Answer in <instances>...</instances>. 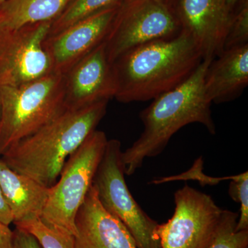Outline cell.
Masks as SVG:
<instances>
[{"label": "cell", "instance_id": "20", "mask_svg": "<svg viewBox=\"0 0 248 248\" xmlns=\"http://www.w3.org/2000/svg\"><path fill=\"white\" fill-rule=\"evenodd\" d=\"M236 14L233 13L229 29L225 38L223 51L248 44V4L245 0L239 6Z\"/></svg>", "mask_w": 248, "mask_h": 248}, {"label": "cell", "instance_id": "2", "mask_svg": "<svg viewBox=\"0 0 248 248\" xmlns=\"http://www.w3.org/2000/svg\"><path fill=\"white\" fill-rule=\"evenodd\" d=\"M213 60L204 59L184 82L155 98L151 105L141 111L143 133L122 152L125 175H133L145 159L163 153L173 135L186 125L202 124L209 133L216 134L212 103L204 89L205 73Z\"/></svg>", "mask_w": 248, "mask_h": 248}, {"label": "cell", "instance_id": "21", "mask_svg": "<svg viewBox=\"0 0 248 248\" xmlns=\"http://www.w3.org/2000/svg\"><path fill=\"white\" fill-rule=\"evenodd\" d=\"M229 185L228 194L240 204V214L236 231L248 230V172L233 176Z\"/></svg>", "mask_w": 248, "mask_h": 248}, {"label": "cell", "instance_id": "7", "mask_svg": "<svg viewBox=\"0 0 248 248\" xmlns=\"http://www.w3.org/2000/svg\"><path fill=\"white\" fill-rule=\"evenodd\" d=\"M181 31L174 9L164 1H124L105 40L108 60L112 63L131 49L153 41L172 38Z\"/></svg>", "mask_w": 248, "mask_h": 248}, {"label": "cell", "instance_id": "17", "mask_svg": "<svg viewBox=\"0 0 248 248\" xmlns=\"http://www.w3.org/2000/svg\"><path fill=\"white\" fill-rule=\"evenodd\" d=\"M124 0H73L52 22L51 36L103 11L121 7Z\"/></svg>", "mask_w": 248, "mask_h": 248}, {"label": "cell", "instance_id": "5", "mask_svg": "<svg viewBox=\"0 0 248 248\" xmlns=\"http://www.w3.org/2000/svg\"><path fill=\"white\" fill-rule=\"evenodd\" d=\"M108 140L95 130L70 156L49 190L40 219L59 231L76 234V218L91 186Z\"/></svg>", "mask_w": 248, "mask_h": 248}, {"label": "cell", "instance_id": "4", "mask_svg": "<svg viewBox=\"0 0 248 248\" xmlns=\"http://www.w3.org/2000/svg\"><path fill=\"white\" fill-rule=\"evenodd\" d=\"M63 92L64 76L58 73L0 87V156L65 110Z\"/></svg>", "mask_w": 248, "mask_h": 248}, {"label": "cell", "instance_id": "23", "mask_svg": "<svg viewBox=\"0 0 248 248\" xmlns=\"http://www.w3.org/2000/svg\"><path fill=\"white\" fill-rule=\"evenodd\" d=\"M14 248H42L33 235L17 228L14 231Z\"/></svg>", "mask_w": 248, "mask_h": 248}, {"label": "cell", "instance_id": "19", "mask_svg": "<svg viewBox=\"0 0 248 248\" xmlns=\"http://www.w3.org/2000/svg\"><path fill=\"white\" fill-rule=\"evenodd\" d=\"M239 214L226 210L224 218L208 248H248V230L236 231Z\"/></svg>", "mask_w": 248, "mask_h": 248}, {"label": "cell", "instance_id": "24", "mask_svg": "<svg viewBox=\"0 0 248 248\" xmlns=\"http://www.w3.org/2000/svg\"><path fill=\"white\" fill-rule=\"evenodd\" d=\"M0 248H14V231L0 222Z\"/></svg>", "mask_w": 248, "mask_h": 248}, {"label": "cell", "instance_id": "25", "mask_svg": "<svg viewBox=\"0 0 248 248\" xmlns=\"http://www.w3.org/2000/svg\"><path fill=\"white\" fill-rule=\"evenodd\" d=\"M0 222L7 226L14 223L12 214L5 200L1 187H0Z\"/></svg>", "mask_w": 248, "mask_h": 248}, {"label": "cell", "instance_id": "9", "mask_svg": "<svg viewBox=\"0 0 248 248\" xmlns=\"http://www.w3.org/2000/svg\"><path fill=\"white\" fill-rule=\"evenodd\" d=\"M52 22L0 31V87L22 86L55 73L45 46Z\"/></svg>", "mask_w": 248, "mask_h": 248}, {"label": "cell", "instance_id": "1", "mask_svg": "<svg viewBox=\"0 0 248 248\" xmlns=\"http://www.w3.org/2000/svg\"><path fill=\"white\" fill-rule=\"evenodd\" d=\"M190 34L148 42L124 53L111 63L115 93L122 103L145 102L182 84L203 60Z\"/></svg>", "mask_w": 248, "mask_h": 248}, {"label": "cell", "instance_id": "28", "mask_svg": "<svg viewBox=\"0 0 248 248\" xmlns=\"http://www.w3.org/2000/svg\"><path fill=\"white\" fill-rule=\"evenodd\" d=\"M6 0H0V8L2 6V5L4 4L5 1H6Z\"/></svg>", "mask_w": 248, "mask_h": 248}, {"label": "cell", "instance_id": "10", "mask_svg": "<svg viewBox=\"0 0 248 248\" xmlns=\"http://www.w3.org/2000/svg\"><path fill=\"white\" fill-rule=\"evenodd\" d=\"M173 9L182 30L192 36L203 60H214L223 53L233 15L226 0H175Z\"/></svg>", "mask_w": 248, "mask_h": 248}, {"label": "cell", "instance_id": "22", "mask_svg": "<svg viewBox=\"0 0 248 248\" xmlns=\"http://www.w3.org/2000/svg\"><path fill=\"white\" fill-rule=\"evenodd\" d=\"M233 176L225 177H210L205 176L203 173V160L201 156L198 159L196 160L192 169L186 173H182L180 175L172 176L170 177H160L159 179H154L152 181L151 184H161L176 180H187V179H195L201 183L210 185H215L219 184L221 181L231 180Z\"/></svg>", "mask_w": 248, "mask_h": 248}, {"label": "cell", "instance_id": "11", "mask_svg": "<svg viewBox=\"0 0 248 248\" xmlns=\"http://www.w3.org/2000/svg\"><path fill=\"white\" fill-rule=\"evenodd\" d=\"M65 110H78L102 101L115 93V80L108 60L105 42L76 63L64 75Z\"/></svg>", "mask_w": 248, "mask_h": 248}, {"label": "cell", "instance_id": "12", "mask_svg": "<svg viewBox=\"0 0 248 248\" xmlns=\"http://www.w3.org/2000/svg\"><path fill=\"white\" fill-rule=\"evenodd\" d=\"M120 8L103 11L58 34L48 36L45 46L55 73L64 75L105 42Z\"/></svg>", "mask_w": 248, "mask_h": 248}, {"label": "cell", "instance_id": "3", "mask_svg": "<svg viewBox=\"0 0 248 248\" xmlns=\"http://www.w3.org/2000/svg\"><path fill=\"white\" fill-rule=\"evenodd\" d=\"M108 102L63 110L11 147L0 159L13 170L51 187L70 156L96 130L107 113Z\"/></svg>", "mask_w": 248, "mask_h": 248}, {"label": "cell", "instance_id": "14", "mask_svg": "<svg viewBox=\"0 0 248 248\" xmlns=\"http://www.w3.org/2000/svg\"><path fill=\"white\" fill-rule=\"evenodd\" d=\"M248 84V44L224 50L209 65L204 89L208 100L221 104L239 97Z\"/></svg>", "mask_w": 248, "mask_h": 248}, {"label": "cell", "instance_id": "13", "mask_svg": "<svg viewBox=\"0 0 248 248\" xmlns=\"http://www.w3.org/2000/svg\"><path fill=\"white\" fill-rule=\"evenodd\" d=\"M75 248H138L123 223L98 200L92 185L76 218Z\"/></svg>", "mask_w": 248, "mask_h": 248}, {"label": "cell", "instance_id": "18", "mask_svg": "<svg viewBox=\"0 0 248 248\" xmlns=\"http://www.w3.org/2000/svg\"><path fill=\"white\" fill-rule=\"evenodd\" d=\"M15 226L33 235L42 248H75L73 235L48 226L40 218L19 222Z\"/></svg>", "mask_w": 248, "mask_h": 248}, {"label": "cell", "instance_id": "26", "mask_svg": "<svg viewBox=\"0 0 248 248\" xmlns=\"http://www.w3.org/2000/svg\"><path fill=\"white\" fill-rule=\"evenodd\" d=\"M245 0H226V2L231 12L234 13L235 7L239 6Z\"/></svg>", "mask_w": 248, "mask_h": 248}, {"label": "cell", "instance_id": "16", "mask_svg": "<svg viewBox=\"0 0 248 248\" xmlns=\"http://www.w3.org/2000/svg\"><path fill=\"white\" fill-rule=\"evenodd\" d=\"M73 0H6L0 8V31L53 22Z\"/></svg>", "mask_w": 248, "mask_h": 248}, {"label": "cell", "instance_id": "8", "mask_svg": "<svg viewBox=\"0 0 248 248\" xmlns=\"http://www.w3.org/2000/svg\"><path fill=\"white\" fill-rule=\"evenodd\" d=\"M172 217L159 224L161 248H208L215 241L226 210L210 195L185 184L174 195Z\"/></svg>", "mask_w": 248, "mask_h": 248}, {"label": "cell", "instance_id": "6", "mask_svg": "<svg viewBox=\"0 0 248 248\" xmlns=\"http://www.w3.org/2000/svg\"><path fill=\"white\" fill-rule=\"evenodd\" d=\"M121 147L119 140L108 141L93 182L98 200L128 230L138 248H161L159 223L141 208L127 186Z\"/></svg>", "mask_w": 248, "mask_h": 248}, {"label": "cell", "instance_id": "27", "mask_svg": "<svg viewBox=\"0 0 248 248\" xmlns=\"http://www.w3.org/2000/svg\"><path fill=\"white\" fill-rule=\"evenodd\" d=\"M127 1H129V0H124V2ZM161 1H164L165 3L170 5V6H172L173 8V5H174L175 0H161Z\"/></svg>", "mask_w": 248, "mask_h": 248}, {"label": "cell", "instance_id": "15", "mask_svg": "<svg viewBox=\"0 0 248 248\" xmlns=\"http://www.w3.org/2000/svg\"><path fill=\"white\" fill-rule=\"evenodd\" d=\"M0 187L12 214L14 223L41 218L50 187L10 169L0 159Z\"/></svg>", "mask_w": 248, "mask_h": 248}]
</instances>
